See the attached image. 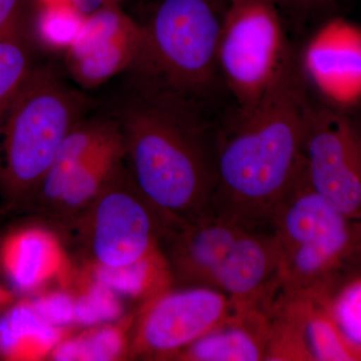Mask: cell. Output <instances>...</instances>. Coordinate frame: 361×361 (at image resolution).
Wrapping results in <instances>:
<instances>
[{"mask_svg":"<svg viewBox=\"0 0 361 361\" xmlns=\"http://www.w3.org/2000/svg\"><path fill=\"white\" fill-rule=\"evenodd\" d=\"M301 71L326 106L348 114L360 109V26L342 18L323 23L304 47Z\"/></svg>","mask_w":361,"mask_h":361,"instance_id":"8fae6325","label":"cell"},{"mask_svg":"<svg viewBox=\"0 0 361 361\" xmlns=\"http://www.w3.org/2000/svg\"><path fill=\"white\" fill-rule=\"evenodd\" d=\"M306 178L337 210L361 219V126L350 114L310 104L303 139Z\"/></svg>","mask_w":361,"mask_h":361,"instance_id":"9c48e42d","label":"cell"},{"mask_svg":"<svg viewBox=\"0 0 361 361\" xmlns=\"http://www.w3.org/2000/svg\"><path fill=\"white\" fill-rule=\"evenodd\" d=\"M361 109V108H360ZM357 122L360 123V126H361V118L360 120H357Z\"/></svg>","mask_w":361,"mask_h":361,"instance_id":"4dcf8cb0","label":"cell"},{"mask_svg":"<svg viewBox=\"0 0 361 361\" xmlns=\"http://www.w3.org/2000/svg\"><path fill=\"white\" fill-rule=\"evenodd\" d=\"M135 315L71 334L54 349L49 360L118 361L130 356Z\"/></svg>","mask_w":361,"mask_h":361,"instance_id":"ac0fdd59","label":"cell"},{"mask_svg":"<svg viewBox=\"0 0 361 361\" xmlns=\"http://www.w3.org/2000/svg\"><path fill=\"white\" fill-rule=\"evenodd\" d=\"M70 288L75 296V327L97 326L116 322L127 314L123 297L82 270H75Z\"/></svg>","mask_w":361,"mask_h":361,"instance_id":"ffe728a7","label":"cell"},{"mask_svg":"<svg viewBox=\"0 0 361 361\" xmlns=\"http://www.w3.org/2000/svg\"><path fill=\"white\" fill-rule=\"evenodd\" d=\"M310 102L296 65L236 125L218 135L215 193L209 211L252 228L271 220L303 169Z\"/></svg>","mask_w":361,"mask_h":361,"instance_id":"7a4b0ae2","label":"cell"},{"mask_svg":"<svg viewBox=\"0 0 361 361\" xmlns=\"http://www.w3.org/2000/svg\"><path fill=\"white\" fill-rule=\"evenodd\" d=\"M295 65L274 0H234L223 13L218 71L240 113L257 106Z\"/></svg>","mask_w":361,"mask_h":361,"instance_id":"8992f818","label":"cell"},{"mask_svg":"<svg viewBox=\"0 0 361 361\" xmlns=\"http://www.w3.org/2000/svg\"><path fill=\"white\" fill-rule=\"evenodd\" d=\"M123 0H111L84 16L66 49L71 77L85 90L94 89L134 68L141 56L144 25L123 11Z\"/></svg>","mask_w":361,"mask_h":361,"instance_id":"30bf717a","label":"cell"},{"mask_svg":"<svg viewBox=\"0 0 361 361\" xmlns=\"http://www.w3.org/2000/svg\"><path fill=\"white\" fill-rule=\"evenodd\" d=\"M120 132V125L109 118H82L61 142L35 200L54 208L71 176L94 151Z\"/></svg>","mask_w":361,"mask_h":361,"instance_id":"9a60e30c","label":"cell"},{"mask_svg":"<svg viewBox=\"0 0 361 361\" xmlns=\"http://www.w3.org/2000/svg\"><path fill=\"white\" fill-rule=\"evenodd\" d=\"M290 298L296 303L310 361H361L360 353L341 334L326 304Z\"/></svg>","mask_w":361,"mask_h":361,"instance_id":"d6986e66","label":"cell"},{"mask_svg":"<svg viewBox=\"0 0 361 361\" xmlns=\"http://www.w3.org/2000/svg\"><path fill=\"white\" fill-rule=\"evenodd\" d=\"M73 218L80 221L89 255L87 264L122 267L160 247L163 222L125 167L96 200Z\"/></svg>","mask_w":361,"mask_h":361,"instance_id":"52a82bcc","label":"cell"},{"mask_svg":"<svg viewBox=\"0 0 361 361\" xmlns=\"http://www.w3.org/2000/svg\"><path fill=\"white\" fill-rule=\"evenodd\" d=\"M73 329L58 327L42 319L27 298L16 300L0 313V360H49L59 342Z\"/></svg>","mask_w":361,"mask_h":361,"instance_id":"5bb4252c","label":"cell"},{"mask_svg":"<svg viewBox=\"0 0 361 361\" xmlns=\"http://www.w3.org/2000/svg\"><path fill=\"white\" fill-rule=\"evenodd\" d=\"M279 293L327 303L361 276V219L337 210L310 186L303 169L271 220Z\"/></svg>","mask_w":361,"mask_h":361,"instance_id":"3957f363","label":"cell"},{"mask_svg":"<svg viewBox=\"0 0 361 361\" xmlns=\"http://www.w3.org/2000/svg\"><path fill=\"white\" fill-rule=\"evenodd\" d=\"M325 304L341 334L361 356V276L344 285Z\"/></svg>","mask_w":361,"mask_h":361,"instance_id":"7402d4cb","label":"cell"},{"mask_svg":"<svg viewBox=\"0 0 361 361\" xmlns=\"http://www.w3.org/2000/svg\"><path fill=\"white\" fill-rule=\"evenodd\" d=\"M84 20V16L71 9L66 13L59 6H44L39 18V32L47 44L65 47L75 39Z\"/></svg>","mask_w":361,"mask_h":361,"instance_id":"cb8c5ba5","label":"cell"},{"mask_svg":"<svg viewBox=\"0 0 361 361\" xmlns=\"http://www.w3.org/2000/svg\"><path fill=\"white\" fill-rule=\"evenodd\" d=\"M125 142L122 130L99 147L71 176L56 205V213L75 217L92 203L123 170Z\"/></svg>","mask_w":361,"mask_h":361,"instance_id":"2e32d148","label":"cell"},{"mask_svg":"<svg viewBox=\"0 0 361 361\" xmlns=\"http://www.w3.org/2000/svg\"><path fill=\"white\" fill-rule=\"evenodd\" d=\"M23 16V0H0V32Z\"/></svg>","mask_w":361,"mask_h":361,"instance_id":"d4e9b609","label":"cell"},{"mask_svg":"<svg viewBox=\"0 0 361 361\" xmlns=\"http://www.w3.org/2000/svg\"><path fill=\"white\" fill-rule=\"evenodd\" d=\"M33 310L49 324L75 329V296L70 287H56L27 297Z\"/></svg>","mask_w":361,"mask_h":361,"instance_id":"603a6c76","label":"cell"},{"mask_svg":"<svg viewBox=\"0 0 361 361\" xmlns=\"http://www.w3.org/2000/svg\"><path fill=\"white\" fill-rule=\"evenodd\" d=\"M42 6H59L61 4H68L71 6L70 0H39Z\"/></svg>","mask_w":361,"mask_h":361,"instance_id":"f1b7e54d","label":"cell"},{"mask_svg":"<svg viewBox=\"0 0 361 361\" xmlns=\"http://www.w3.org/2000/svg\"><path fill=\"white\" fill-rule=\"evenodd\" d=\"M277 6L298 13H308L325 6L334 0H274Z\"/></svg>","mask_w":361,"mask_h":361,"instance_id":"484cf974","label":"cell"},{"mask_svg":"<svg viewBox=\"0 0 361 361\" xmlns=\"http://www.w3.org/2000/svg\"><path fill=\"white\" fill-rule=\"evenodd\" d=\"M221 0H161L144 25L134 68L153 87L180 96L200 94L218 71Z\"/></svg>","mask_w":361,"mask_h":361,"instance_id":"5b68a950","label":"cell"},{"mask_svg":"<svg viewBox=\"0 0 361 361\" xmlns=\"http://www.w3.org/2000/svg\"><path fill=\"white\" fill-rule=\"evenodd\" d=\"M71 6L82 16L94 13L111 0H70Z\"/></svg>","mask_w":361,"mask_h":361,"instance_id":"4316f807","label":"cell"},{"mask_svg":"<svg viewBox=\"0 0 361 361\" xmlns=\"http://www.w3.org/2000/svg\"><path fill=\"white\" fill-rule=\"evenodd\" d=\"M0 269L16 289L37 294L56 283L70 287L75 269L56 233L25 226L7 233L0 242Z\"/></svg>","mask_w":361,"mask_h":361,"instance_id":"7c38bea8","label":"cell"},{"mask_svg":"<svg viewBox=\"0 0 361 361\" xmlns=\"http://www.w3.org/2000/svg\"><path fill=\"white\" fill-rule=\"evenodd\" d=\"M271 334V311H236L217 329L183 349L172 360H266Z\"/></svg>","mask_w":361,"mask_h":361,"instance_id":"4fadbf2b","label":"cell"},{"mask_svg":"<svg viewBox=\"0 0 361 361\" xmlns=\"http://www.w3.org/2000/svg\"><path fill=\"white\" fill-rule=\"evenodd\" d=\"M221 1H223V0H221ZM234 1V0H225L226 4H229V2Z\"/></svg>","mask_w":361,"mask_h":361,"instance_id":"f546056e","label":"cell"},{"mask_svg":"<svg viewBox=\"0 0 361 361\" xmlns=\"http://www.w3.org/2000/svg\"><path fill=\"white\" fill-rule=\"evenodd\" d=\"M82 270L118 295L141 301L142 304L176 286L161 246L145 257L122 267L109 268L85 263Z\"/></svg>","mask_w":361,"mask_h":361,"instance_id":"e0dca14e","label":"cell"},{"mask_svg":"<svg viewBox=\"0 0 361 361\" xmlns=\"http://www.w3.org/2000/svg\"><path fill=\"white\" fill-rule=\"evenodd\" d=\"M236 311L231 299L215 289L173 286L142 304L135 314L130 356L172 360Z\"/></svg>","mask_w":361,"mask_h":361,"instance_id":"ba28073f","label":"cell"},{"mask_svg":"<svg viewBox=\"0 0 361 361\" xmlns=\"http://www.w3.org/2000/svg\"><path fill=\"white\" fill-rule=\"evenodd\" d=\"M87 106L84 94L47 68H33L0 106V195L6 206L35 200L61 142Z\"/></svg>","mask_w":361,"mask_h":361,"instance_id":"277c9868","label":"cell"},{"mask_svg":"<svg viewBox=\"0 0 361 361\" xmlns=\"http://www.w3.org/2000/svg\"><path fill=\"white\" fill-rule=\"evenodd\" d=\"M184 99L147 85L118 122L130 180L164 228L206 213L217 180L218 135L206 130Z\"/></svg>","mask_w":361,"mask_h":361,"instance_id":"6da1fadb","label":"cell"},{"mask_svg":"<svg viewBox=\"0 0 361 361\" xmlns=\"http://www.w3.org/2000/svg\"><path fill=\"white\" fill-rule=\"evenodd\" d=\"M32 70L21 18L0 32V106L16 94Z\"/></svg>","mask_w":361,"mask_h":361,"instance_id":"44dd1931","label":"cell"},{"mask_svg":"<svg viewBox=\"0 0 361 361\" xmlns=\"http://www.w3.org/2000/svg\"><path fill=\"white\" fill-rule=\"evenodd\" d=\"M16 300V292L0 284V313Z\"/></svg>","mask_w":361,"mask_h":361,"instance_id":"83f0119b","label":"cell"}]
</instances>
